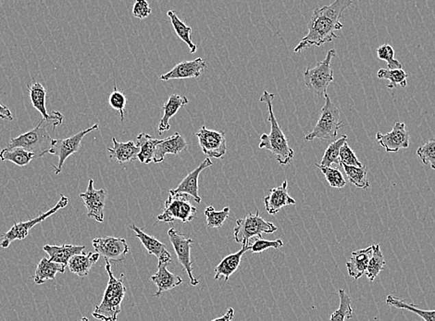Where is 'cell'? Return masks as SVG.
<instances>
[{
	"label": "cell",
	"mask_w": 435,
	"mask_h": 321,
	"mask_svg": "<svg viewBox=\"0 0 435 321\" xmlns=\"http://www.w3.org/2000/svg\"><path fill=\"white\" fill-rule=\"evenodd\" d=\"M352 4V0H336L328 6L315 9L308 22V35L295 47V53H299L312 46H323L334 39L339 38L334 31L344 27L340 20L345 10Z\"/></svg>",
	"instance_id": "cell-1"
},
{
	"label": "cell",
	"mask_w": 435,
	"mask_h": 321,
	"mask_svg": "<svg viewBox=\"0 0 435 321\" xmlns=\"http://www.w3.org/2000/svg\"><path fill=\"white\" fill-rule=\"evenodd\" d=\"M275 94L264 91L260 97V102H264L268 106V122L271 125L270 134L263 133L260 136V143L258 147L270 151L275 157L277 162L282 166L289 165L294 157V150L290 147L286 134L282 131L280 125L274 116L273 102Z\"/></svg>",
	"instance_id": "cell-2"
},
{
	"label": "cell",
	"mask_w": 435,
	"mask_h": 321,
	"mask_svg": "<svg viewBox=\"0 0 435 321\" xmlns=\"http://www.w3.org/2000/svg\"><path fill=\"white\" fill-rule=\"evenodd\" d=\"M106 270L109 275V281L101 303L96 307L92 316L100 321H116L121 313V303L125 299L126 287L125 285V274L120 279L114 277L112 270V265L106 260Z\"/></svg>",
	"instance_id": "cell-3"
},
{
	"label": "cell",
	"mask_w": 435,
	"mask_h": 321,
	"mask_svg": "<svg viewBox=\"0 0 435 321\" xmlns=\"http://www.w3.org/2000/svg\"><path fill=\"white\" fill-rule=\"evenodd\" d=\"M324 99L325 104L321 109L320 119L314 129L306 136V141H312L314 139L331 140L336 138L338 131L342 128L343 123L340 120L338 107L333 103L328 94L324 96Z\"/></svg>",
	"instance_id": "cell-4"
},
{
	"label": "cell",
	"mask_w": 435,
	"mask_h": 321,
	"mask_svg": "<svg viewBox=\"0 0 435 321\" xmlns=\"http://www.w3.org/2000/svg\"><path fill=\"white\" fill-rule=\"evenodd\" d=\"M45 120H42L40 123L33 130L27 133L21 134L18 138H12L10 140V149L13 147H22L26 151L31 152L34 156L43 157L49 154L51 149L53 139L50 138L47 126L44 125Z\"/></svg>",
	"instance_id": "cell-5"
},
{
	"label": "cell",
	"mask_w": 435,
	"mask_h": 321,
	"mask_svg": "<svg viewBox=\"0 0 435 321\" xmlns=\"http://www.w3.org/2000/svg\"><path fill=\"white\" fill-rule=\"evenodd\" d=\"M168 199L165 201L164 209L162 214L158 216L156 223H171L175 220L187 223L192 222L196 217L197 207L189 201L188 194H174L169 191Z\"/></svg>",
	"instance_id": "cell-6"
},
{
	"label": "cell",
	"mask_w": 435,
	"mask_h": 321,
	"mask_svg": "<svg viewBox=\"0 0 435 321\" xmlns=\"http://www.w3.org/2000/svg\"><path fill=\"white\" fill-rule=\"evenodd\" d=\"M336 56V50L327 52L325 59L319 62L315 67L308 68L304 73L306 86L313 93L321 97L327 94V89L334 81V70L331 67L332 60Z\"/></svg>",
	"instance_id": "cell-7"
},
{
	"label": "cell",
	"mask_w": 435,
	"mask_h": 321,
	"mask_svg": "<svg viewBox=\"0 0 435 321\" xmlns=\"http://www.w3.org/2000/svg\"><path fill=\"white\" fill-rule=\"evenodd\" d=\"M277 231L275 225L260 217V211L256 214L249 213L244 218L236 220L234 228V241L238 244H249L251 238H261L262 233H273Z\"/></svg>",
	"instance_id": "cell-8"
},
{
	"label": "cell",
	"mask_w": 435,
	"mask_h": 321,
	"mask_svg": "<svg viewBox=\"0 0 435 321\" xmlns=\"http://www.w3.org/2000/svg\"><path fill=\"white\" fill-rule=\"evenodd\" d=\"M68 204V197L62 194L56 206L52 207L49 211L43 213V214L39 215L38 217L28 220V222L14 223V225L2 236L1 241H0V246L2 248H8L13 241L23 240V239L27 237L31 229H33L34 226L39 224V223L43 222L45 220L59 211L60 209H64Z\"/></svg>",
	"instance_id": "cell-9"
},
{
	"label": "cell",
	"mask_w": 435,
	"mask_h": 321,
	"mask_svg": "<svg viewBox=\"0 0 435 321\" xmlns=\"http://www.w3.org/2000/svg\"><path fill=\"white\" fill-rule=\"evenodd\" d=\"M97 129H99V125H95L86 130L79 131L78 133L71 136V138L52 141L51 149H50L49 154L59 157V165H52V167L55 168V175H60L62 172L63 165L69 157L77 153L84 136L91 131L97 130Z\"/></svg>",
	"instance_id": "cell-10"
},
{
	"label": "cell",
	"mask_w": 435,
	"mask_h": 321,
	"mask_svg": "<svg viewBox=\"0 0 435 321\" xmlns=\"http://www.w3.org/2000/svg\"><path fill=\"white\" fill-rule=\"evenodd\" d=\"M169 238L173 244L174 251L177 256L178 262L183 266L184 270L188 274L190 283L191 285H199V279L195 278L193 274V266L195 260H191V247L194 241L188 237L186 234L179 233L175 229L171 227L168 231Z\"/></svg>",
	"instance_id": "cell-11"
},
{
	"label": "cell",
	"mask_w": 435,
	"mask_h": 321,
	"mask_svg": "<svg viewBox=\"0 0 435 321\" xmlns=\"http://www.w3.org/2000/svg\"><path fill=\"white\" fill-rule=\"evenodd\" d=\"M203 153L213 159H223L227 152L225 133L223 131L208 130L206 126L196 133Z\"/></svg>",
	"instance_id": "cell-12"
},
{
	"label": "cell",
	"mask_w": 435,
	"mask_h": 321,
	"mask_svg": "<svg viewBox=\"0 0 435 321\" xmlns=\"http://www.w3.org/2000/svg\"><path fill=\"white\" fill-rule=\"evenodd\" d=\"M92 246L99 256L104 257L109 261H123L129 252V246L125 239L112 236L95 238L92 241Z\"/></svg>",
	"instance_id": "cell-13"
},
{
	"label": "cell",
	"mask_w": 435,
	"mask_h": 321,
	"mask_svg": "<svg viewBox=\"0 0 435 321\" xmlns=\"http://www.w3.org/2000/svg\"><path fill=\"white\" fill-rule=\"evenodd\" d=\"M84 207L86 209L87 217L93 218L97 222H104V209L106 205L107 192L104 189L96 190L94 188V180H89L86 191L80 194Z\"/></svg>",
	"instance_id": "cell-14"
},
{
	"label": "cell",
	"mask_w": 435,
	"mask_h": 321,
	"mask_svg": "<svg viewBox=\"0 0 435 321\" xmlns=\"http://www.w3.org/2000/svg\"><path fill=\"white\" fill-rule=\"evenodd\" d=\"M29 97L34 109L41 113L43 120L47 125H52L54 127L60 126L63 123V115L59 112H54L52 114H49L46 107L47 90L44 86L38 81H34L31 84H27Z\"/></svg>",
	"instance_id": "cell-15"
},
{
	"label": "cell",
	"mask_w": 435,
	"mask_h": 321,
	"mask_svg": "<svg viewBox=\"0 0 435 321\" xmlns=\"http://www.w3.org/2000/svg\"><path fill=\"white\" fill-rule=\"evenodd\" d=\"M376 140L386 152L397 153L400 149L410 146V136L406 130L404 123H395L390 133L384 134L378 131L376 133Z\"/></svg>",
	"instance_id": "cell-16"
},
{
	"label": "cell",
	"mask_w": 435,
	"mask_h": 321,
	"mask_svg": "<svg viewBox=\"0 0 435 321\" xmlns=\"http://www.w3.org/2000/svg\"><path fill=\"white\" fill-rule=\"evenodd\" d=\"M207 68V63L202 57L191 60V62H183L174 66L170 72L160 76L162 81L177 80V79L199 78L203 70Z\"/></svg>",
	"instance_id": "cell-17"
},
{
	"label": "cell",
	"mask_w": 435,
	"mask_h": 321,
	"mask_svg": "<svg viewBox=\"0 0 435 321\" xmlns=\"http://www.w3.org/2000/svg\"><path fill=\"white\" fill-rule=\"evenodd\" d=\"M212 164L213 163L212 160H210V157H207V159H206L204 162H203L201 164L196 168V170H193L191 173H189V175L181 181V183L179 184L177 188L173 189V190L170 191L173 192L174 194L182 193L193 196L195 202L200 204V203H201V197H200L199 194V175L205 170V168L212 167Z\"/></svg>",
	"instance_id": "cell-18"
},
{
	"label": "cell",
	"mask_w": 435,
	"mask_h": 321,
	"mask_svg": "<svg viewBox=\"0 0 435 321\" xmlns=\"http://www.w3.org/2000/svg\"><path fill=\"white\" fill-rule=\"evenodd\" d=\"M130 228L136 233V237L141 241L142 244H143L149 255H154V256L157 257L158 259H159V263H162V264L166 266L170 264L171 262V255L168 252L164 244L157 240L153 236L144 233L136 225H131Z\"/></svg>",
	"instance_id": "cell-19"
},
{
	"label": "cell",
	"mask_w": 435,
	"mask_h": 321,
	"mask_svg": "<svg viewBox=\"0 0 435 321\" xmlns=\"http://www.w3.org/2000/svg\"><path fill=\"white\" fill-rule=\"evenodd\" d=\"M288 181L286 180L281 186L271 189L270 194L264 198L266 210L270 215H276L283 207L295 205V200L289 196Z\"/></svg>",
	"instance_id": "cell-20"
},
{
	"label": "cell",
	"mask_w": 435,
	"mask_h": 321,
	"mask_svg": "<svg viewBox=\"0 0 435 321\" xmlns=\"http://www.w3.org/2000/svg\"><path fill=\"white\" fill-rule=\"evenodd\" d=\"M188 144L184 140L183 136L179 133H175L170 138L162 139V142L156 147L153 163H160L164 160L167 154L177 156L181 152L187 149Z\"/></svg>",
	"instance_id": "cell-21"
},
{
	"label": "cell",
	"mask_w": 435,
	"mask_h": 321,
	"mask_svg": "<svg viewBox=\"0 0 435 321\" xmlns=\"http://www.w3.org/2000/svg\"><path fill=\"white\" fill-rule=\"evenodd\" d=\"M250 250L249 244H243L242 248L234 254L229 255L221 260L220 264L215 268V281H220L221 278L224 281H228L231 276L238 270L240 263L242 261V257L245 253Z\"/></svg>",
	"instance_id": "cell-22"
},
{
	"label": "cell",
	"mask_w": 435,
	"mask_h": 321,
	"mask_svg": "<svg viewBox=\"0 0 435 321\" xmlns=\"http://www.w3.org/2000/svg\"><path fill=\"white\" fill-rule=\"evenodd\" d=\"M373 244L368 248L357 250L352 253L349 261L347 262L348 274L356 281L367 272L369 261L373 256Z\"/></svg>",
	"instance_id": "cell-23"
},
{
	"label": "cell",
	"mask_w": 435,
	"mask_h": 321,
	"mask_svg": "<svg viewBox=\"0 0 435 321\" xmlns=\"http://www.w3.org/2000/svg\"><path fill=\"white\" fill-rule=\"evenodd\" d=\"M151 280L158 289L157 293L154 294L155 297H160L164 292L173 290L184 283L180 276L169 272L167 266L162 263H159V270L152 276Z\"/></svg>",
	"instance_id": "cell-24"
},
{
	"label": "cell",
	"mask_w": 435,
	"mask_h": 321,
	"mask_svg": "<svg viewBox=\"0 0 435 321\" xmlns=\"http://www.w3.org/2000/svg\"><path fill=\"white\" fill-rule=\"evenodd\" d=\"M86 246H73V244H62V246H55V244H45L43 250L49 255L50 260L59 264L64 265L67 267L69 260L76 255H80L84 251Z\"/></svg>",
	"instance_id": "cell-25"
},
{
	"label": "cell",
	"mask_w": 435,
	"mask_h": 321,
	"mask_svg": "<svg viewBox=\"0 0 435 321\" xmlns=\"http://www.w3.org/2000/svg\"><path fill=\"white\" fill-rule=\"evenodd\" d=\"M113 146L108 149L110 159L115 160L120 164L125 162H132L137 159L140 149L134 141L121 143L115 138H112Z\"/></svg>",
	"instance_id": "cell-26"
},
{
	"label": "cell",
	"mask_w": 435,
	"mask_h": 321,
	"mask_svg": "<svg viewBox=\"0 0 435 321\" xmlns=\"http://www.w3.org/2000/svg\"><path fill=\"white\" fill-rule=\"evenodd\" d=\"M189 103V100L186 97L180 96V94H171L170 99L166 102L164 106H163V114L162 120L159 123V127H158V133L159 134H163L165 131L170 130L171 125L170 120L179 112V110L186 105Z\"/></svg>",
	"instance_id": "cell-27"
},
{
	"label": "cell",
	"mask_w": 435,
	"mask_h": 321,
	"mask_svg": "<svg viewBox=\"0 0 435 321\" xmlns=\"http://www.w3.org/2000/svg\"><path fill=\"white\" fill-rule=\"evenodd\" d=\"M99 255L96 252H90L89 254L83 252L69 260L67 267L73 274L81 278L86 277L90 272L92 267L99 261Z\"/></svg>",
	"instance_id": "cell-28"
},
{
	"label": "cell",
	"mask_w": 435,
	"mask_h": 321,
	"mask_svg": "<svg viewBox=\"0 0 435 321\" xmlns=\"http://www.w3.org/2000/svg\"><path fill=\"white\" fill-rule=\"evenodd\" d=\"M65 270L64 265L55 263L47 257H43L38 263L36 273H34V283L40 285V284L46 283L47 280L54 281L58 273H64Z\"/></svg>",
	"instance_id": "cell-29"
},
{
	"label": "cell",
	"mask_w": 435,
	"mask_h": 321,
	"mask_svg": "<svg viewBox=\"0 0 435 321\" xmlns=\"http://www.w3.org/2000/svg\"><path fill=\"white\" fill-rule=\"evenodd\" d=\"M162 142L160 139L153 138L149 134L142 133L137 136L136 144L140 149L137 159L143 164L153 162L156 147Z\"/></svg>",
	"instance_id": "cell-30"
},
{
	"label": "cell",
	"mask_w": 435,
	"mask_h": 321,
	"mask_svg": "<svg viewBox=\"0 0 435 321\" xmlns=\"http://www.w3.org/2000/svg\"><path fill=\"white\" fill-rule=\"evenodd\" d=\"M34 157V154L26 151L22 147H6L0 151V160L3 162H10L14 163L20 167H25L30 164Z\"/></svg>",
	"instance_id": "cell-31"
},
{
	"label": "cell",
	"mask_w": 435,
	"mask_h": 321,
	"mask_svg": "<svg viewBox=\"0 0 435 321\" xmlns=\"http://www.w3.org/2000/svg\"><path fill=\"white\" fill-rule=\"evenodd\" d=\"M168 16L170 17L171 25H173L175 33L177 34L178 38L188 46L190 53L194 54L197 51V44H195L191 40L192 28L186 25L183 21L179 19L174 10H169Z\"/></svg>",
	"instance_id": "cell-32"
},
{
	"label": "cell",
	"mask_w": 435,
	"mask_h": 321,
	"mask_svg": "<svg viewBox=\"0 0 435 321\" xmlns=\"http://www.w3.org/2000/svg\"><path fill=\"white\" fill-rule=\"evenodd\" d=\"M386 304L390 307H394L397 309H405L408 311L418 315L424 321H435V310H423L418 309L412 304H408L403 300L397 298L394 296H388L386 298Z\"/></svg>",
	"instance_id": "cell-33"
},
{
	"label": "cell",
	"mask_w": 435,
	"mask_h": 321,
	"mask_svg": "<svg viewBox=\"0 0 435 321\" xmlns=\"http://www.w3.org/2000/svg\"><path fill=\"white\" fill-rule=\"evenodd\" d=\"M347 141V136H342L341 138L338 139V140L333 142L329 144V146L327 147L325 153L323 155V159H321V166L323 167H331L333 164H336L338 166H341V163H340L339 159V154L340 150H341L342 146H344Z\"/></svg>",
	"instance_id": "cell-34"
},
{
	"label": "cell",
	"mask_w": 435,
	"mask_h": 321,
	"mask_svg": "<svg viewBox=\"0 0 435 321\" xmlns=\"http://www.w3.org/2000/svg\"><path fill=\"white\" fill-rule=\"evenodd\" d=\"M345 175L350 183L354 184L356 188L360 189H368L370 188V181L368 180V170L365 166L361 168L349 167V166H343Z\"/></svg>",
	"instance_id": "cell-35"
},
{
	"label": "cell",
	"mask_w": 435,
	"mask_h": 321,
	"mask_svg": "<svg viewBox=\"0 0 435 321\" xmlns=\"http://www.w3.org/2000/svg\"><path fill=\"white\" fill-rule=\"evenodd\" d=\"M384 265H386V260L382 255L381 247L379 244H373V256L369 261L367 272H366L370 281H373L378 277L380 272L384 270Z\"/></svg>",
	"instance_id": "cell-36"
},
{
	"label": "cell",
	"mask_w": 435,
	"mask_h": 321,
	"mask_svg": "<svg viewBox=\"0 0 435 321\" xmlns=\"http://www.w3.org/2000/svg\"><path fill=\"white\" fill-rule=\"evenodd\" d=\"M339 309L336 310L330 317V321H345L353 318L351 298L348 296L345 290H339Z\"/></svg>",
	"instance_id": "cell-37"
},
{
	"label": "cell",
	"mask_w": 435,
	"mask_h": 321,
	"mask_svg": "<svg viewBox=\"0 0 435 321\" xmlns=\"http://www.w3.org/2000/svg\"><path fill=\"white\" fill-rule=\"evenodd\" d=\"M377 76L380 79H384V80H388L390 84L387 86L389 89L397 88V86H401L405 88L407 86V78L408 73L404 70H389V69H381L379 70Z\"/></svg>",
	"instance_id": "cell-38"
},
{
	"label": "cell",
	"mask_w": 435,
	"mask_h": 321,
	"mask_svg": "<svg viewBox=\"0 0 435 321\" xmlns=\"http://www.w3.org/2000/svg\"><path fill=\"white\" fill-rule=\"evenodd\" d=\"M229 214H230V207H224L221 211H216L212 206L208 207L205 210L207 227L208 229L221 228L229 218Z\"/></svg>",
	"instance_id": "cell-39"
},
{
	"label": "cell",
	"mask_w": 435,
	"mask_h": 321,
	"mask_svg": "<svg viewBox=\"0 0 435 321\" xmlns=\"http://www.w3.org/2000/svg\"><path fill=\"white\" fill-rule=\"evenodd\" d=\"M316 167L320 168L321 172L325 176L327 181H328L331 188H344L347 181H345L344 175L340 172L338 168L332 167H323L318 163H315Z\"/></svg>",
	"instance_id": "cell-40"
},
{
	"label": "cell",
	"mask_w": 435,
	"mask_h": 321,
	"mask_svg": "<svg viewBox=\"0 0 435 321\" xmlns=\"http://www.w3.org/2000/svg\"><path fill=\"white\" fill-rule=\"evenodd\" d=\"M377 55L380 60L387 62L389 70H401L403 65L395 59V50L389 44H381L377 49Z\"/></svg>",
	"instance_id": "cell-41"
},
{
	"label": "cell",
	"mask_w": 435,
	"mask_h": 321,
	"mask_svg": "<svg viewBox=\"0 0 435 321\" xmlns=\"http://www.w3.org/2000/svg\"><path fill=\"white\" fill-rule=\"evenodd\" d=\"M109 104L113 110H117V112L120 113L121 122H123V120H125V107L126 104H127V99H126L125 94H123V92L118 90L115 83L112 93L110 94Z\"/></svg>",
	"instance_id": "cell-42"
},
{
	"label": "cell",
	"mask_w": 435,
	"mask_h": 321,
	"mask_svg": "<svg viewBox=\"0 0 435 321\" xmlns=\"http://www.w3.org/2000/svg\"><path fill=\"white\" fill-rule=\"evenodd\" d=\"M417 155L421 159L423 164L430 165L432 170H435V140L426 142L423 146L419 147Z\"/></svg>",
	"instance_id": "cell-43"
},
{
	"label": "cell",
	"mask_w": 435,
	"mask_h": 321,
	"mask_svg": "<svg viewBox=\"0 0 435 321\" xmlns=\"http://www.w3.org/2000/svg\"><path fill=\"white\" fill-rule=\"evenodd\" d=\"M340 163L341 166H349V167L361 168L363 164L356 156L355 152L351 147L348 146L347 142L342 146L339 154Z\"/></svg>",
	"instance_id": "cell-44"
},
{
	"label": "cell",
	"mask_w": 435,
	"mask_h": 321,
	"mask_svg": "<svg viewBox=\"0 0 435 321\" xmlns=\"http://www.w3.org/2000/svg\"><path fill=\"white\" fill-rule=\"evenodd\" d=\"M284 246V242L281 239H277L274 241L263 240L261 238H257V240L252 244H250V251L252 253L264 252L269 248L279 249Z\"/></svg>",
	"instance_id": "cell-45"
},
{
	"label": "cell",
	"mask_w": 435,
	"mask_h": 321,
	"mask_svg": "<svg viewBox=\"0 0 435 321\" xmlns=\"http://www.w3.org/2000/svg\"><path fill=\"white\" fill-rule=\"evenodd\" d=\"M152 9L146 0H137L133 8V14L138 19H145L151 14Z\"/></svg>",
	"instance_id": "cell-46"
},
{
	"label": "cell",
	"mask_w": 435,
	"mask_h": 321,
	"mask_svg": "<svg viewBox=\"0 0 435 321\" xmlns=\"http://www.w3.org/2000/svg\"><path fill=\"white\" fill-rule=\"evenodd\" d=\"M0 119L10 120V122L13 120L12 112H10L9 107L2 104H0Z\"/></svg>",
	"instance_id": "cell-47"
},
{
	"label": "cell",
	"mask_w": 435,
	"mask_h": 321,
	"mask_svg": "<svg viewBox=\"0 0 435 321\" xmlns=\"http://www.w3.org/2000/svg\"><path fill=\"white\" fill-rule=\"evenodd\" d=\"M234 317V309L233 307H230L228 309V311L226 312L225 315H223V317L215 318L212 321H232Z\"/></svg>",
	"instance_id": "cell-48"
},
{
	"label": "cell",
	"mask_w": 435,
	"mask_h": 321,
	"mask_svg": "<svg viewBox=\"0 0 435 321\" xmlns=\"http://www.w3.org/2000/svg\"><path fill=\"white\" fill-rule=\"evenodd\" d=\"M78 321H89L88 318L84 317L82 318L81 320H79Z\"/></svg>",
	"instance_id": "cell-49"
}]
</instances>
